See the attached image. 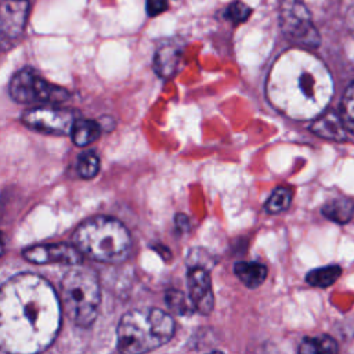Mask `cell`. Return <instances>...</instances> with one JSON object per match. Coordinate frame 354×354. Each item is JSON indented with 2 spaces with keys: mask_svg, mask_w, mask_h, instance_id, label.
Listing matches in <instances>:
<instances>
[{
  "mask_svg": "<svg viewBox=\"0 0 354 354\" xmlns=\"http://www.w3.org/2000/svg\"><path fill=\"white\" fill-rule=\"evenodd\" d=\"M22 123L28 127L50 134H68L75 123L72 111L55 106H36L28 109L22 118Z\"/></svg>",
  "mask_w": 354,
  "mask_h": 354,
  "instance_id": "8",
  "label": "cell"
},
{
  "mask_svg": "<svg viewBox=\"0 0 354 354\" xmlns=\"http://www.w3.org/2000/svg\"><path fill=\"white\" fill-rule=\"evenodd\" d=\"M250 12H252V10L246 4L241 3V1H235L228 6V8L224 12V17L227 19L232 21L234 24H241L249 18Z\"/></svg>",
  "mask_w": 354,
  "mask_h": 354,
  "instance_id": "23",
  "label": "cell"
},
{
  "mask_svg": "<svg viewBox=\"0 0 354 354\" xmlns=\"http://www.w3.org/2000/svg\"><path fill=\"white\" fill-rule=\"evenodd\" d=\"M10 95L22 104H57L68 100L69 93L44 80L32 69H21L10 82Z\"/></svg>",
  "mask_w": 354,
  "mask_h": 354,
  "instance_id": "6",
  "label": "cell"
},
{
  "mask_svg": "<svg viewBox=\"0 0 354 354\" xmlns=\"http://www.w3.org/2000/svg\"><path fill=\"white\" fill-rule=\"evenodd\" d=\"M181 61V47L177 43H165L160 46L153 57V69L160 77H171Z\"/></svg>",
  "mask_w": 354,
  "mask_h": 354,
  "instance_id": "13",
  "label": "cell"
},
{
  "mask_svg": "<svg viewBox=\"0 0 354 354\" xmlns=\"http://www.w3.org/2000/svg\"><path fill=\"white\" fill-rule=\"evenodd\" d=\"M28 15L26 0H3L0 28L4 39H15L21 35Z\"/></svg>",
  "mask_w": 354,
  "mask_h": 354,
  "instance_id": "11",
  "label": "cell"
},
{
  "mask_svg": "<svg viewBox=\"0 0 354 354\" xmlns=\"http://www.w3.org/2000/svg\"><path fill=\"white\" fill-rule=\"evenodd\" d=\"M354 213V203L347 198H337L326 202L322 207V214L339 224H346L351 220Z\"/></svg>",
  "mask_w": 354,
  "mask_h": 354,
  "instance_id": "15",
  "label": "cell"
},
{
  "mask_svg": "<svg viewBox=\"0 0 354 354\" xmlns=\"http://www.w3.org/2000/svg\"><path fill=\"white\" fill-rule=\"evenodd\" d=\"M340 115L344 120L347 130L354 134V83H351L343 94Z\"/></svg>",
  "mask_w": 354,
  "mask_h": 354,
  "instance_id": "20",
  "label": "cell"
},
{
  "mask_svg": "<svg viewBox=\"0 0 354 354\" xmlns=\"http://www.w3.org/2000/svg\"><path fill=\"white\" fill-rule=\"evenodd\" d=\"M340 275H342L340 266L330 264V266H325V267L315 268V270L310 271L306 277V281L311 286L326 288V286L335 283Z\"/></svg>",
  "mask_w": 354,
  "mask_h": 354,
  "instance_id": "17",
  "label": "cell"
},
{
  "mask_svg": "<svg viewBox=\"0 0 354 354\" xmlns=\"http://www.w3.org/2000/svg\"><path fill=\"white\" fill-rule=\"evenodd\" d=\"M22 256L35 264H65L77 266L82 263V252L75 245L44 243L26 248Z\"/></svg>",
  "mask_w": 354,
  "mask_h": 354,
  "instance_id": "9",
  "label": "cell"
},
{
  "mask_svg": "<svg viewBox=\"0 0 354 354\" xmlns=\"http://www.w3.org/2000/svg\"><path fill=\"white\" fill-rule=\"evenodd\" d=\"M174 328V319L163 310H130L118 324L116 347L126 354L152 351L171 339Z\"/></svg>",
  "mask_w": 354,
  "mask_h": 354,
  "instance_id": "3",
  "label": "cell"
},
{
  "mask_svg": "<svg viewBox=\"0 0 354 354\" xmlns=\"http://www.w3.org/2000/svg\"><path fill=\"white\" fill-rule=\"evenodd\" d=\"M311 131L322 138L332 141H346L347 140V127L340 113L336 111H324L317 118L313 119L310 126Z\"/></svg>",
  "mask_w": 354,
  "mask_h": 354,
  "instance_id": "12",
  "label": "cell"
},
{
  "mask_svg": "<svg viewBox=\"0 0 354 354\" xmlns=\"http://www.w3.org/2000/svg\"><path fill=\"white\" fill-rule=\"evenodd\" d=\"M73 243L83 254L102 263H120L131 249L129 231L109 216H95L83 221L73 234Z\"/></svg>",
  "mask_w": 354,
  "mask_h": 354,
  "instance_id": "4",
  "label": "cell"
},
{
  "mask_svg": "<svg viewBox=\"0 0 354 354\" xmlns=\"http://www.w3.org/2000/svg\"><path fill=\"white\" fill-rule=\"evenodd\" d=\"M61 306L66 317L77 326L87 328L98 314L101 292L93 271L73 266L66 271L59 286Z\"/></svg>",
  "mask_w": 354,
  "mask_h": 354,
  "instance_id": "5",
  "label": "cell"
},
{
  "mask_svg": "<svg viewBox=\"0 0 354 354\" xmlns=\"http://www.w3.org/2000/svg\"><path fill=\"white\" fill-rule=\"evenodd\" d=\"M188 296L195 310L201 314H209L214 306V296L212 290V281L207 268L189 267L187 272Z\"/></svg>",
  "mask_w": 354,
  "mask_h": 354,
  "instance_id": "10",
  "label": "cell"
},
{
  "mask_svg": "<svg viewBox=\"0 0 354 354\" xmlns=\"http://www.w3.org/2000/svg\"><path fill=\"white\" fill-rule=\"evenodd\" d=\"M339 350L337 343L326 335L304 337L299 346V353L311 354V353H336Z\"/></svg>",
  "mask_w": 354,
  "mask_h": 354,
  "instance_id": "18",
  "label": "cell"
},
{
  "mask_svg": "<svg viewBox=\"0 0 354 354\" xmlns=\"http://www.w3.org/2000/svg\"><path fill=\"white\" fill-rule=\"evenodd\" d=\"M333 95V79L325 64L306 48L283 53L267 80L270 102L286 116L308 120L322 113Z\"/></svg>",
  "mask_w": 354,
  "mask_h": 354,
  "instance_id": "2",
  "label": "cell"
},
{
  "mask_svg": "<svg viewBox=\"0 0 354 354\" xmlns=\"http://www.w3.org/2000/svg\"><path fill=\"white\" fill-rule=\"evenodd\" d=\"M290 202H292V191L286 187H278L272 191V194L267 199L264 209L271 214L281 213L289 207Z\"/></svg>",
  "mask_w": 354,
  "mask_h": 354,
  "instance_id": "19",
  "label": "cell"
},
{
  "mask_svg": "<svg viewBox=\"0 0 354 354\" xmlns=\"http://www.w3.org/2000/svg\"><path fill=\"white\" fill-rule=\"evenodd\" d=\"M165 301L167 303V306L174 310L176 313L181 314V315H187L191 314L192 310H195L192 301L187 300V297L184 296L183 292L180 290H169L165 296Z\"/></svg>",
  "mask_w": 354,
  "mask_h": 354,
  "instance_id": "22",
  "label": "cell"
},
{
  "mask_svg": "<svg viewBox=\"0 0 354 354\" xmlns=\"http://www.w3.org/2000/svg\"><path fill=\"white\" fill-rule=\"evenodd\" d=\"M167 10L166 0H147V12L149 17H156Z\"/></svg>",
  "mask_w": 354,
  "mask_h": 354,
  "instance_id": "24",
  "label": "cell"
},
{
  "mask_svg": "<svg viewBox=\"0 0 354 354\" xmlns=\"http://www.w3.org/2000/svg\"><path fill=\"white\" fill-rule=\"evenodd\" d=\"M279 24L285 37L297 47L310 50L319 46V33L307 7L300 0H283Z\"/></svg>",
  "mask_w": 354,
  "mask_h": 354,
  "instance_id": "7",
  "label": "cell"
},
{
  "mask_svg": "<svg viewBox=\"0 0 354 354\" xmlns=\"http://www.w3.org/2000/svg\"><path fill=\"white\" fill-rule=\"evenodd\" d=\"M100 134H101L100 124L94 120H86V119L75 120L71 130L72 141L79 147L91 144L100 137Z\"/></svg>",
  "mask_w": 354,
  "mask_h": 354,
  "instance_id": "16",
  "label": "cell"
},
{
  "mask_svg": "<svg viewBox=\"0 0 354 354\" xmlns=\"http://www.w3.org/2000/svg\"><path fill=\"white\" fill-rule=\"evenodd\" d=\"M100 170V158L95 152H83L77 159V173L83 178H93Z\"/></svg>",
  "mask_w": 354,
  "mask_h": 354,
  "instance_id": "21",
  "label": "cell"
},
{
  "mask_svg": "<svg viewBox=\"0 0 354 354\" xmlns=\"http://www.w3.org/2000/svg\"><path fill=\"white\" fill-rule=\"evenodd\" d=\"M61 303L51 285L33 274L7 279L0 293V343L10 353H37L55 339Z\"/></svg>",
  "mask_w": 354,
  "mask_h": 354,
  "instance_id": "1",
  "label": "cell"
},
{
  "mask_svg": "<svg viewBox=\"0 0 354 354\" xmlns=\"http://www.w3.org/2000/svg\"><path fill=\"white\" fill-rule=\"evenodd\" d=\"M174 220H176V227H177L178 231H187L189 228V220L185 214L180 213V214L176 216Z\"/></svg>",
  "mask_w": 354,
  "mask_h": 354,
  "instance_id": "25",
  "label": "cell"
},
{
  "mask_svg": "<svg viewBox=\"0 0 354 354\" xmlns=\"http://www.w3.org/2000/svg\"><path fill=\"white\" fill-rule=\"evenodd\" d=\"M234 272L239 281L250 289L260 286L267 277L266 266L257 261H238L234 267Z\"/></svg>",
  "mask_w": 354,
  "mask_h": 354,
  "instance_id": "14",
  "label": "cell"
}]
</instances>
